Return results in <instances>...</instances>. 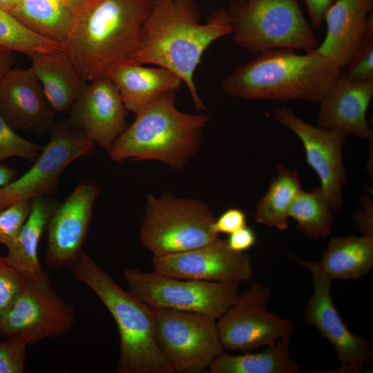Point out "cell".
<instances>
[{
	"mask_svg": "<svg viewBox=\"0 0 373 373\" xmlns=\"http://www.w3.org/2000/svg\"><path fill=\"white\" fill-rule=\"evenodd\" d=\"M231 32L227 10H216L202 23L195 0H155L144 24L141 45L132 59L178 76L201 112L206 108L194 82L195 71L206 50Z\"/></svg>",
	"mask_w": 373,
	"mask_h": 373,
	"instance_id": "cell-1",
	"label": "cell"
},
{
	"mask_svg": "<svg viewBox=\"0 0 373 373\" xmlns=\"http://www.w3.org/2000/svg\"><path fill=\"white\" fill-rule=\"evenodd\" d=\"M155 0H90L74 12L64 52L87 82L140 48Z\"/></svg>",
	"mask_w": 373,
	"mask_h": 373,
	"instance_id": "cell-2",
	"label": "cell"
},
{
	"mask_svg": "<svg viewBox=\"0 0 373 373\" xmlns=\"http://www.w3.org/2000/svg\"><path fill=\"white\" fill-rule=\"evenodd\" d=\"M342 69L316 50L263 52L238 65L221 83L224 93L243 99L319 103Z\"/></svg>",
	"mask_w": 373,
	"mask_h": 373,
	"instance_id": "cell-3",
	"label": "cell"
},
{
	"mask_svg": "<svg viewBox=\"0 0 373 373\" xmlns=\"http://www.w3.org/2000/svg\"><path fill=\"white\" fill-rule=\"evenodd\" d=\"M75 276L99 298L119 334L117 373H176L156 338L153 308L123 289L81 251L69 263Z\"/></svg>",
	"mask_w": 373,
	"mask_h": 373,
	"instance_id": "cell-4",
	"label": "cell"
},
{
	"mask_svg": "<svg viewBox=\"0 0 373 373\" xmlns=\"http://www.w3.org/2000/svg\"><path fill=\"white\" fill-rule=\"evenodd\" d=\"M175 100L176 91L165 92L137 113L109 151L111 159L155 160L182 169L199 148L209 118L179 111Z\"/></svg>",
	"mask_w": 373,
	"mask_h": 373,
	"instance_id": "cell-5",
	"label": "cell"
},
{
	"mask_svg": "<svg viewBox=\"0 0 373 373\" xmlns=\"http://www.w3.org/2000/svg\"><path fill=\"white\" fill-rule=\"evenodd\" d=\"M227 10L233 43L251 54L318 46L298 0H232Z\"/></svg>",
	"mask_w": 373,
	"mask_h": 373,
	"instance_id": "cell-6",
	"label": "cell"
},
{
	"mask_svg": "<svg viewBox=\"0 0 373 373\" xmlns=\"http://www.w3.org/2000/svg\"><path fill=\"white\" fill-rule=\"evenodd\" d=\"M215 217L205 203L166 193L148 198L140 239L153 255L193 249L218 238Z\"/></svg>",
	"mask_w": 373,
	"mask_h": 373,
	"instance_id": "cell-7",
	"label": "cell"
},
{
	"mask_svg": "<svg viewBox=\"0 0 373 373\" xmlns=\"http://www.w3.org/2000/svg\"><path fill=\"white\" fill-rule=\"evenodd\" d=\"M130 293L154 309L205 314L219 318L236 302L237 283L180 278L156 271L126 269Z\"/></svg>",
	"mask_w": 373,
	"mask_h": 373,
	"instance_id": "cell-8",
	"label": "cell"
},
{
	"mask_svg": "<svg viewBox=\"0 0 373 373\" xmlns=\"http://www.w3.org/2000/svg\"><path fill=\"white\" fill-rule=\"evenodd\" d=\"M154 310L157 343L176 373L204 372L224 352L216 317L173 309Z\"/></svg>",
	"mask_w": 373,
	"mask_h": 373,
	"instance_id": "cell-9",
	"label": "cell"
},
{
	"mask_svg": "<svg viewBox=\"0 0 373 373\" xmlns=\"http://www.w3.org/2000/svg\"><path fill=\"white\" fill-rule=\"evenodd\" d=\"M73 307L63 300L50 281L26 285L10 308L0 318V334L26 345L68 334L75 319Z\"/></svg>",
	"mask_w": 373,
	"mask_h": 373,
	"instance_id": "cell-10",
	"label": "cell"
},
{
	"mask_svg": "<svg viewBox=\"0 0 373 373\" xmlns=\"http://www.w3.org/2000/svg\"><path fill=\"white\" fill-rule=\"evenodd\" d=\"M270 289L252 283L240 292L234 304L217 320L224 349L249 352L290 337L294 325L267 309Z\"/></svg>",
	"mask_w": 373,
	"mask_h": 373,
	"instance_id": "cell-11",
	"label": "cell"
},
{
	"mask_svg": "<svg viewBox=\"0 0 373 373\" xmlns=\"http://www.w3.org/2000/svg\"><path fill=\"white\" fill-rule=\"evenodd\" d=\"M33 166L23 175L0 188V210L50 191L62 172L75 160L90 155L95 144L69 121L55 123Z\"/></svg>",
	"mask_w": 373,
	"mask_h": 373,
	"instance_id": "cell-12",
	"label": "cell"
},
{
	"mask_svg": "<svg viewBox=\"0 0 373 373\" xmlns=\"http://www.w3.org/2000/svg\"><path fill=\"white\" fill-rule=\"evenodd\" d=\"M311 273L314 290L305 309V321L315 327L336 350L339 367L335 373H358L373 356L372 346L365 338L352 333L337 312L331 296L332 279L319 262L291 256Z\"/></svg>",
	"mask_w": 373,
	"mask_h": 373,
	"instance_id": "cell-13",
	"label": "cell"
},
{
	"mask_svg": "<svg viewBox=\"0 0 373 373\" xmlns=\"http://www.w3.org/2000/svg\"><path fill=\"white\" fill-rule=\"evenodd\" d=\"M276 120L291 131L301 141L306 162L319 178L323 193L332 210L343 205V189L347 184L343 149L347 133L314 126L286 107L274 111Z\"/></svg>",
	"mask_w": 373,
	"mask_h": 373,
	"instance_id": "cell-14",
	"label": "cell"
},
{
	"mask_svg": "<svg viewBox=\"0 0 373 373\" xmlns=\"http://www.w3.org/2000/svg\"><path fill=\"white\" fill-rule=\"evenodd\" d=\"M151 262L155 271L180 278L238 284L254 276L250 256L219 238L193 249L153 255Z\"/></svg>",
	"mask_w": 373,
	"mask_h": 373,
	"instance_id": "cell-15",
	"label": "cell"
},
{
	"mask_svg": "<svg viewBox=\"0 0 373 373\" xmlns=\"http://www.w3.org/2000/svg\"><path fill=\"white\" fill-rule=\"evenodd\" d=\"M69 112V122L108 152L127 128L128 111L106 75L89 82Z\"/></svg>",
	"mask_w": 373,
	"mask_h": 373,
	"instance_id": "cell-16",
	"label": "cell"
},
{
	"mask_svg": "<svg viewBox=\"0 0 373 373\" xmlns=\"http://www.w3.org/2000/svg\"><path fill=\"white\" fill-rule=\"evenodd\" d=\"M97 194L95 185L82 183L57 207L47 225L49 266L68 265L82 251Z\"/></svg>",
	"mask_w": 373,
	"mask_h": 373,
	"instance_id": "cell-17",
	"label": "cell"
},
{
	"mask_svg": "<svg viewBox=\"0 0 373 373\" xmlns=\"http://www.w3.org/2000/svg\"><path fill=\"white\" fill-rule=\"evenodd\" d=\"M0 114L14 130L50 132L56 123L54 111L31 67L12 68L1 82Z\"/></svg>",
	"mask_w": 373,
	"mask_h": 373,
	"instance_id": "cell-18",
	"label": "cell"
},
{
	"mask_svg": "<svg viewBox=\"0 0 373 373\" xmlns=\"http://www.w3.org/2000/svg\"><path fill=\"white\" fill-rule=\"evenodd\" d=\"M373 97V80L352 82L341 73L319 102L318 126L372 140L366 113Z\"/></svg>",
	"mask_w": 373,
	"mask_h": 373,
	"instance_id": "cell-19",
	"label": "cell"
},
{
	"mask_svg": "<svg viewBox=\"0 0 373 373\" xmlns=\"http://www.w3.org/2000/svg\"><path fill=\"white\" fill-rule=\"evenodd\" d=\"M372 8L373 0H336L325 14L327 32L315 50L343 70L364 37Z\"/></svg>",
	"mask_w": 373,
	"mask_h": 373,
	"instance_id": "cell-20",
	"label": "cell"
},
{
	"mask_svg": "<svg viewBox=\"0 0 373 373\" xmlns=\"http://www.w3.org/2000/svg\"><path fill=\"white\" fill-rule=\"evenodd\" d=\"M106 75L117 87L128 111L138 113L167 91H177L181 79L162 67H147L132 58L117 61Z\"/></svg>",
	"mask_w": 373,
	"mask_h": 373,
	"instance_id": "cell-21",
	"label": "cell"
},
{
	"mask_svg": "<svg viewBox=\"0 0 373 373\" xmlns=\"http://www.w3.org/2000/svg\"><path fill=\"white\" fill-rule=\"evenodd\" d=\"M31 68L54 112L66 113L88 82L77 71L64 51L30 57Z\"/></svg>",
	"mask_w": 373,
	"mask_h": 373,
	"instance_id": "cell-22",
	"label": "cell"
},
{
	"mask_svg": "<svg viewBox=\"0 0 373 373\" xmlns=\"http://www.w3.org/2000/svg\"><path fill=\"white\" fill-rule=\"evenodd\" d=\"M57 205L44 195L33 198L29 216L15 240L7 246L9 262L28 280L44 283L49 280L41 267L38 245Z\"/></svg>",
	"mask_w": 373,
	"mask_h": 373,
	"instance_id": "cell-23",
	"label": "cell"
},
{
	"mask_svg": "<svg viewBox=\"0 0 373 373\" xmlns=\"http://www.w3.org/2000/svg\"><path fill=\"white\" fill-rule=\"evenodd\" d=\"M319 264L332 280L361 278L373 267V236L332 238Z\"/></svg>",
	"mask_w": 373,
	"mask_h": 373,
	"instance_id": "cell-24",
	"label": "cell"
},
{
	"mask_svg": "<svg viewBox=\"0 0 373 373\" xmlns=\"http://www.w3.org/2000/svg\"><path fill=\"white\" fill-rule=\"evenodd\" d=\"M10 12L34 32L61 45L74 17L63 0H17Z\"/></svg>",
	"mask_w": 373,
	"mask_h": 373,
	"instance_id": "cell-25",
	"label": "cell"
},
{
	"mask_svg": "<svg viewBox=\"0 0 373 373\" xmlns=\"http://www.w3.org/2000/svg\"><path fill=\"white\" fill-rule=\"evenodd\" d=\"M289 338L280 339L260 352L231 355L222 353L209 369L210 373H298L291 358Z\"/></svg>",
	"mask_w": 373,
	"mask_h": 373,
	"instance_id": "cell-26",
	"label": "cell"
},
{
	"mask_svg": "<svg viewBox=\"0 0 373 373\" xmlns=\"http://www.w3.org/2000/svg\"><path fill=\"white\" fill-rule=\"evenodd\" d=\"M278 175L270 183L266 194L256 204L254 218L258 223L286 230L289 227L290 207L303 190L298 173L278 165Z\"/></svg>",
	"mask_w": 373,
	"mask_h": 373,
	"instance_id": "cell-27",
	"label": "cell"
},
{
	"mask_svg": "<svg viewBox=\"0 0 373 373\" xmlns=\"http://www.w3.org/2000/svg\"><path fill=\"white\" fill-rule=\"evenodd\" d=\"M329 201L320 186L312 191L302 190L292 202L289 217L306 236L318 240L330 235L333 214Z\"/></svg>",
	"mask_w": 373,
	"mask_h": 373,
	"instance_id": "cell-28",
	"label": "cell"
},
{
	"mask_svg": "<svg viewBox=\"0 0 373 373\" xmlns=\"http://www.w3.org/2000/svg\"><path fill=\"white\" fill-rule=\"evenodd\" d=\"M0 46L33 56L64 51L63 46L34 32L10 11L0 10Z\"/></svg>",
	"mask_w": 373,
	"mask_h": 373,
	"instance_id": "cell-29",
	"label": "cell"
},
{
	"mask_svg": "<svg viewBox=\"0 0 373 373\" xmlns=\"http://www.w3.org/2000/svg\"><path fill=\"white\" fill-rule=\"evenodd\" d=\"M43 148L19 136L0 114V162L12 157L34 162Z\"/></svg>",
	"mask_w": 373,
	"mask_h": 373,
	"instance_id": "cell-30",
	"label": "cell"
},
{
	"mask_svg": "<svg viewBox=\"0 0 373 373\" xmlns=\"http://www.w3.org/2000/svg\"><path fill=\"white\" fill-rule=\"evenodd\" d=\"M33 199L16 202L0 210V243L9 245L19 235L32 209Z\"/></svg>",
	"mask_w": 373,
	"mask_h": 373,
	"instance_id": "cell-31",
	"label": "cell"
},
{
	"mask_svg": "<svg viewBox=\"0 0 373 373\" xmlns=\"http://www.w3.org/2000/svg\"><path fill=\"white\" fill-rule=\"evenodd\" d=\"M27 279L7 259L0 255V318L23 290Z\"/></svg>",
	"mask_w": 373,
	"mask_h": 373,
	"instance_id": "cell-32",
	"label": "cell"
},
{
	"mask_svg": "<svg viewBox=\"0 0 373 373\" xmlns=\"http://www.w3.org/2000/svg\"><path fill=\"white\" fill-rule=\"evenodd\" d=\"M342 75L350 81L373 80V38H363Z\"/></svg>",
	"mask_w": 373,
	"mask_h": 373,
	"instance_id": "cell-33",
	"label": "cell"
},
{
	"mask_svg": "<svg viewBox=\"0 0 373 373\" xmlns=\"http://www.w3.org/2000/svg\"><path fill=\"white\" fill-rule=\"evenodd\" d=\"M26 347V345L12 340L0 341V373L23 372Z\"/></svg>",
	"mask_w": 373,
	"mask_h": 373,
	"instance_id": "cell-34",
	"label": "cell"
},
{
	"mask_svg": "<svg viewBox=\"0 0 373 373\" xmlns=\"http://www.w3.org/2000/svg\"><path fill=\"white\" fill-rule=\"evenodd\" d=\"M247 226L245 213L238 209L231 207L215 218L213 229L217 233L231 234L233 232Z\"/></svg>",
	"mask_w": 373,
	"mask_h": 373,
	"instance_id": "cell-35",
	"label": "cell"
},
{
	"mask_svg": "<svg viewBox=\"0 0 373 373\" xmlns=\"http://www.w3.org/2000/svg\"><path fill=\"white\" fill-rule=\"evenodd\" d=\"M229 249L236 252H245L256 244L254 231L246 226L229 235L226 240Z\"/></svg>",
	"mask_w": 373,
	"mask_h": 373,
	"instance_id": "cell-36",
	"label": "cell"
},
{
	"mask_svg": "<svg viewBox=\"0 0 373 373\" xmlns=\"http://www.w3.org/2000/svg\"><path fill=\"white\" fill-rule=\"evenodd\" d=\"M309 17L311 26L318 28L322 25L325 14L336 0H303Z\"/></svg>",
	"mask_w": 373,
	"mask_h": 373,
	"instance_id": "cell-37",
	"label": "cell"
},
{
	"mask_svg": "<svg viewBox=\"0 0 373 373\" xmlns=\"http://www.w3.org/2000/svg\"><path fill=\"white\" fill-rule=\"evenodd\" d=\"M364 211L356 213L354 222L363 235L373 236L372 204L370 198L363 202Z\"/></svg>",
	"mask_w": 373,
	"mask_h": 373,
	"instance_id": "cell-38",
	"label": "cell"
},
{
	"mask_svg": "<svg viewBox=\"0 0 373 373\" xmlns=\"http://www.w3.org/2000/svg\"><path fill=\"white\" fill-rule=\"evenodd\" d=\"M14 52L0 46V83L5 75L12 68Z\"/></svg>",
	"mask_w": 373,
	"mask_h": 373,
	"instance_id": "cell-39",
	"label": "cell"
},
{
	"mask_svg": "<svg viewBox=\"0 0 373 373\" xmlns=\"http://www.w3.org/2000/svg\"><path fill=\"white\" fill-rule=\"evenodd\" d=\"M15 171L9 166L0 164V188L13 180Z\"/></svg>",
	"mask_w": 373,
	"mask_h": 373,
	"instance_id": "cell-40",
	"label": "cell"
},
{
	"mask_svg": "<svg viewBox=\"0 0 373 373\" xmlns=\"http://www.w3.org/2000/svg\"><path fill=\"white\" fill-rule=\"evenodd\" d=\"M90 1V0H63L73 12H75Z\"/></svg>",
	"mask_w": 373,
	"mask_h": 373,
	"instance_id": "cell-41",
	"label": "cell"
},
{
	"mask_svg": "<svg viewBox=\"0 0 373 373\" xmlns=\"http://www.w3.org/2000/svg\"><path fill=\"white\" fill-rule=\"evenodd\" d=\"M17 0H0V10L10 11Z\"/></svg>",
	"mask_w": 373,
	"mask_h": 373,
	"instance_id": "cell-42",
	"label": "cell"
},
{
	"mask_svg": "<svg viewBox=\"0 0 373 373\" xmlns=\"http://www.w3.org/2000/svg\"><path fill=\"white\" fill-rule=\"evenodd\" d=\"M213 1H215V0H213Z\"/></svg>",
	"mask_w": 373,
	"mask_h": 373,
	"instance_id": "cell-43",
	"label": "cell"
}]
</instances>
